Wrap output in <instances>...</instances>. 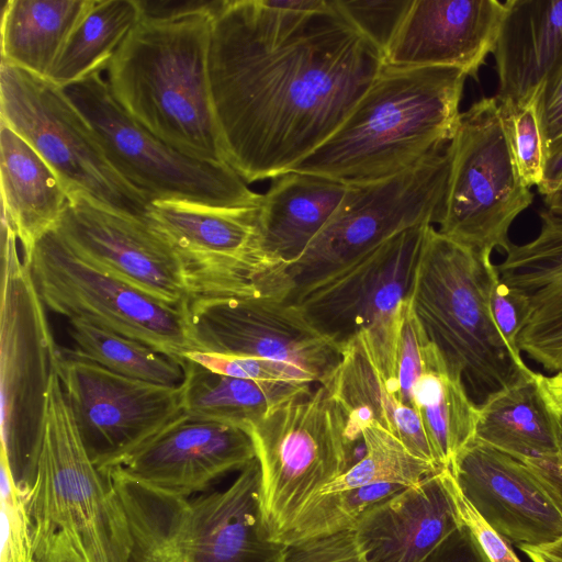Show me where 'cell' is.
Segmentation results:
<instances>
[{
    "label": "cell",
    "mask_w": 562,
    "mask_h": 562,
    "mask_svg": "<svg viewBox=\"0 0 562 562\" xmlns=\"http://www.w3.org/2000/svg\"><path fill=\"white\" fill-rule=\"evenodd\" d=\"M384 67L338 9L223 0L207 72L226 162L248 184L292 171L344 123Z\"/></svg>",
    "instance_id": "obj_1"
},
{
    "label": "cell",
    "mask_w": 562,
    "mask_h": 562,
    "mask_svg": "<svg viewBox=\"0 0 562 562\" xmlns=\"http://www.w3.org/2000/svg\"><path fill=\"white\" fill-rule=\"evenodd\" d=\"M467 77L452 67L384 65L340 127L292 171L349 184L416 166L452 139Z\"/></svg>",
    "instance_id": "obj_2"
},
{
    "label": "cell",
    "mask_w": 562,
    "mask_h": 562,
    "mask_svg": "<svg viewBox=\"0 0 562 562\" xmlns=\"http://www.w3.org/2000/svg\"><path fill=\"white\" fill-rule=\"evenodd\" d=\"M211 18L140 19L111 59L106 81L123 110L167 145L228 165L207 72Z\"/></svg>",
    "instance_id": "obj_3"
},
{
    "label": "cell",
    "mask_w": 562,
    "mask_h": 562,
    "mask_svg": "<svg viewBox=\"0 0 562 562\" xmlns=\"http://www.w3.org/2000/svg\"><path fill=\"white\" fill-rule=\"evenodd\" d=\"M491 256L428 225L407 296L426 334L462 375L477 405L532 371L512 351L493 319Z\"/></svg>",
    "instance_id": "obj_4"
},
{
    "label": "cell",
    "mask_w": 562,
    "mask_h": 562,
    "mask_svg": "<svg viewBox=\"0 0 562 562\" xmlns=\"http://www.w3.org/2000/svg\"><path fill=\"white\" fill-rule=\"evenodd\" d=\"M18 237L1 218L0 400L1 458L27 499L35 482L57 348L45 305L18 250Z\"/></svg>",
    "instance_id": "obj_5"
},
{
    "label": "cell",
    "mask_w": 562,
    "mask_h": 562,
    "mask_svg": "<svg viewBox=\"0 0 562 562\" xmlns=\"http://www.w3.org/2000/svg\"><path fill=\"white\" fill-rule=\"evenodd\" d=\"M35 557L66 531L88 562H126L131 533L109 472L90 460L66 401L52 374L43 445L34 486L26 499Z\"/></svg>",
    "instance_id": "obj_6"
},
{
    "label": "cell",
    "mask_w": 562,
    "mask_h": 562,
    "mask_svg": "<svg viewBox=\"0 0 562 562\" xmlns=\"http://www.w3.org/2000/svg\"><path fill=\"white\" fill-rule=\"evenodd\" d=\"M251 424L261 471V508L272 540L283 535L306 505L352 464L355 441L347 417L318 383Z\"/></svg>",
    "instance_id": "obj_7"
},
{
    "label": "cell",
    "mask_w": 562,
    "mask_h": 562,
    "mask_svg": "<svg viewBox=\"0 0 562 562\" xmlns=\"http://www.w3.org/2000/svg\"><path fill=\"white\" fill-rule=\"evenodd\" d=\"M0 123L45 160L68 200L82 199L145 220L150 203L114 169L63 88L1 61Z\"/></svg>",
    "instance_id": "obj_8"
},
{
    "label": "cell",
    "mask_w": 562,
    "mask_h": 562,
    "mask_svg": "<svg viewBox=\"0 0 562 562\" xmlns=\"http://www.w3.org/2000/svg\"><path fill=\"white\" fill-rule=\"evenodd\" d=\"M427 226L393 236L286 299L319 334L340 348L362 335L389 382L395 374L403 305Z\"/></svg>",
    "instance_id": "obj_9"
},
{
    "label": "cell",
    "mask_w": 562,
    "mask_h": 562,
    "mask_svg": "<svg viewBox=\"0 0 562 562\" xmlns=\"http://www.w3.org/2000/svg\"><path fill=\"white\" fill-rule=\"evenodd\" d=\"M259 206L154 201L145 220L180 259L191 299L286 300L293 284L263 250Z\"/></svg>",
    "instance_id": "obj_10"
},
{
    "label": "cell",
    "mask_w": 562,
    "mask_h": 562,
    "mask_svg": "<svg viewBox=\"0 0 562 562\" xmlns=\"http://www.w3.org/2000/svg\"><path fill=\"white\" fill-rule=\"evenodd\" d=\"M447 151L449 177L437 229L479 252H506L509 228L533 194L516 167L495 97L461 112Z\"/></svg>",
    "instance_id": "obj_11"
},
{
    "label": "cell",
    "mask_w": 562,
    "mask_h": 562,
    "mask_svg": "<svg viewBox=\"0 0 562 562\" xmlns=\"http://www.w3.org/2000/svg\"><path fill=\"white\" fill-rule=\"evenodd\" d=\"M92 127L114 169L149 203L187 201L222 207L259 206L252 191L228 165L193 159L134 121L95 72L63 88Z\"/></svg>",
    "instance_id": "obj_12"
},
{
    "label": "cell",
    "mask_w": 562,
    "mask_h": 562,
    "mask_svg": "<svg viewBox=\"0 0 562 562\" xmlns=\"http://www.w3.org/2000/svg\"><path fill=\"white\" fill-rule=\"evenodd\" d=\"M447 146L395 176L349 183L334 215L301 257L286 267L292 292L319 281L406 229L438 224L449 177Z\"/></svg>",
    "instance_id": "obj_13"
},
{
    "label": "cell",
    "mask_w": 562,
    "mask_h": 562,
    "mask_svg": "<svg viewBox=\"0 0 562 562\" xmlns=\"http://www.w3.org/2000/svg\"><path fill=\"white\" fill-rule=\"evenodd\" d=\"M23 260L44 305L56 314L88 319L180 363L187 352L193 351L188 303H165L91 266L55 229L44 235Z\"/></svg>",
    "instance_id": "obj_14"
},
{
    "label": "cell",
    "mask_w": 562,
    "mask_h": 562,
    "mask_svg": "<svg viewBox=\"0 0 562 562\" xmlns=\"http://www.w3.org/2000/svg\"><path fill=\"white\" fill-rule=\"evenodd\" d=\"M56 371L83 447L101 471L122 464L182 416L180 386L114 373L59 348Z\"/></svg>",
    "instance_id": "obj_15"
},
{
    "label": "cell",
    "mask_w": 562,
    "mask_h": 562,
    "mask_svg": "<svg viewBox=\"0 0 562 562\" xmlns=\"http://www.w3.org/2000/svg\"><path fill=\"white\" fill-rule=\"evenodd\" d=\"M187 315L193 351L286 362L310 372L317 383L341 358V348L286 300L193 297Z\"/></svg>",
    "instance_id": "obj_16"
},
{
    "label": "cell",
    "mask_w": 562,
    "mask_h": 562,
    "mask_svg": "<svg viewBox=\"0 0 562 562\" xmlns=\"http://www.w3.org/2000/svg\"><path fill=\"white\" fill-rule=\"evenodd\" d=\"M55 231L86 262L165 303L192 297L180 259L146 220L72 199Z\"/></svg>",
    "instance_id": "obj_17"
},
{
    "label": "cell",
    "mask_w": 562,
    "mask_h": 562,
    "mask_svg": "<svg viewBox=\"0 0 562 562\" xmlns=\"http://www.w3.org/2000/svg\"><path fill=\"white\" fill-rule=\"evenodd\" d=\"M448 470L462 495L507 542L538 547L562 536V515L525 461L473 439Z\"/></svg>",
    "instance_id": "obj_18"
},
{
    "label": "cell",
    "mask_w": 562,
    "mask_h": 562,
    "mask_svg": "<svg viewBox=\"0 0 562 562\" xmlns=\"http://www.w3.org/2000/svg\"><path fill=\"white\" fill-rule=\"evenodd\" d=\"M254 459L255 446L245 430L183 414L115 469L156 490L189 498Z\"/></svg>",
    "instance_id": "obj_19"
},
{
    "label": "cell",
    "mask_w": 562,
    "mask_h": 562,
    "mask_svg": "<svg viewBox=\"0 0 562 562\" xmlns=\"http://www.w3.org/2000/svg\"><path fill=\"white\" fill-rule=\"evenodd\" d=\"M507 11L498 0H413L384 52L392 67H452L477 77Z\"/></svg>",
    "instance_id": "obj_20"
},
{
    "label": "cell",
    "mask_w": 562,
    "mask_h": 562,
    "mask_svg": "<svg viewBox=\"0 0 562 562\" xmlns=\"http://www.w3.org/2000/svg\"><path fill=\"white\" fill-rule=\"evenodd\" d=\"M389 384L398 400L418 414L439 468L449 469L474 439L479 422V405L462 375L430 338L406 331L398 340L395 374Z\"/></svg>",
    "instance_id": "obj_21"
},
{
    "label": "cell",
    "mask_w": 562,
    "mask_h": 562,
    "mask_svg": "<svg viewBox=\"0 0 562 562\" xmlns=\"http://www.w3.org/2000/svg\"><path fill=\"white\" fill-rule=\"evenodd\" d=\"M188 538L192 562H283L285 544L263 521L257 459L227 488L189 498Z\"/></svg>",
    "instance_id": "obj_22"
},
{
    "label": "cell",
    "mask_w": 562,
    "mask_h": 562,
    "mask_svg": "<svg viewBox=\"0 0 562 562\" xmlns=\"http://www.w3.org/2000/svg\"><path fill=\"white\" fill-rule=\"evenodd\" d=\"M441 471L361 518L353 531L363 562H423L463 525Z\"/></svg>",
    "instance_id": "obj_23"
},
{
    "label": "cell",
    "mask_w": 562,
    "mask_h": 562,
    "mask_svg": "<svg viewBox=\"0 0 562 562\" xmlns=\"http://www.w3.org/2000/svg\"><path fill=\"white\" fill-rule=\"evenodd\" d=\"M319 383L342 407L352 441L361 439L366 424L376 422L415 456L439 468L418 414L391 391L362 335L341 347L339 363Z\"/></svg>",
    "instance_id": "obj_24"
},
{
    "label": "cell",
    "mask_w": 562,
    "mask_h": 562,
    "mask_svg": "<svg viewBox=\"0 0 562 562\" xmlns=\"http://www.w3.org/2000/svg\"><path fill=\"white\" fill-rule=\"evenodd\" d=\"M493 55L498 101L544 87L562 66V0H507Z\"/></svg>",
    "instance_id": "obj_25"
},
{
    "label": "cell",
    "mask_w": 562,
    "mask_h": 562,
    "mask_svg": "<svg viewBox=\"0 0 562 562\" xmlns=\"http://www.w3.org/2000/svg\"><path fill=\"white\" fill-rule=\"evenodd\" d=\"M348 184L290 171L273 179L259 206L263 250L286 267L296 261L340 205Z\"/></svg>",
    "instance_id": "obj_26"
},
{
    "label": "cell",
    "mask_w": 562,
    "mask_h": 562,
    "mask_svg": "<svg viewBox=\"0 0 562 562\" xmlns=\"http://www.w3.org/2000/svg\"><path fill=\"white\" fill-rule=\"evenodd\" d=\"M2 216L29 257L36 243L54 231L68 196L56 173L20 135L0 123Z\"/></svg>",
    "instance_id": "obj_27"
},
{
    "label": "cell",
    "mask_w": 562,
    "mask_h": 562,
    "mask_svg": "<svg viewBox=\"0 0 562 562\" xmlns=\"http://www.w3.org/2000/svg\"><path fill=\"white\" fill-rule=\"evenodd\" d=\"M474 440L520 460L562 457L560 417L531 371L479 405Z\"/></svg>",
    "instance_id": "obj_28"
},
{
    "label": "cell",
    "mask_w": 562,
    "mask_h": 562,
    "mask_svg": "<svg viewBox=\"0 0 562 562\" xmlns=\"http://www.w3.org/2000/svg\"><path fill=\"white\" fill-rule=\"evenodd\" d=\"M181 364L183 413L245 431L277 406L312 391L308 383L259 382L216 373L187 357Z\"/></svg>",
    "instance_id": "obj_29"
},
{
    "label": "cell",
    "mask_w": 562,
    "mask_h": 562,
    "mask_svg": "<svg viewBox=\"0 0 562 562\" xmlns=\"http://www.w3.org/2000/svg\"><path fill=\"white\" fill-rule=\"evenodd\" d=\"M95 0H8L1 61L47 79L70 34Z\"/></svg>",
    "instance_id": "obj_30"
},
{
    "label": "cell",
    "mask_w": 562,
    "mask_h": 562,
    "mask_svg": "<svg viewBox=\"0 0 562 562\" xmlns=\"http://www.w3.org/2000/svg\"><path fill=\"white\" fill-rule=\"evenodd\" d=\"M128 521L126 562H192L188 501L143 484L119 469L109 471Z\"/></svg>",
    "instance_id": "obj_31"
},
{
    "label": "cell",
    "mask_w": 562,
    "mask_h": 562,
    "mask_svg": "<svg viewBox=\"0 0 562 562\" xmlns=\"http://www.w3.org/2000/svg\"><path fill=\"white\" fill-rule=\"evenodd\" d=\"M140 16L137 0H95L70 34L47 80L65 88L108 68Z\"/></svg>",
    "instance_id": "obj_32"
},
{
    "label": "cell",
    "mask_w": 562,
    "mask_h": 562,
    "mask_svg": "<svg viewBox=\"0 0 562 562\" xmlns=\"http://www.w3.org/2000/svg\"><path fill=\"white\" fill-rule=\"evenodd\" d=\"M75 350L101 367L136 380L180 386L182 364L147 345L80 317L68 319Z\"/></svg>",
    "instance_id": "obj_33"
},
{
    "label": "cell",
    "mask_w": 562,
    "mask_h": 562,
    "mask_svg": "<svg viewBox=\"0 0 562 562\" xmlns=\"http://www.w3.org/2000/svg\"><path fill=\"white\" fill-rule=\"evenodd\" d=\"M363 456L319 494H329L378 483L414 486L441 471L415 456L392 431L376 422L361 428ZM443 470V469H442Z\"/></svg>",
    "instance_id": "obj_34"
},
{
    "label": "cell",
    "mask_w": 562,
    "mask_h": 562,
    "mask_svg": "<svg viewBox=\"0 0 562 562\" xmlns=\"http://www.w3.org/2000/svg\"><path fill=\"white\" fill-rule=\"evenodd\" d=\"M406 487L395 483H378L329 494H318L276 541L290 544L355 530L369 510Z\"/></svg>",
    "instance_id": "obj_35"
},
{
    "label": "cell",
    "mask_w": 562,
    "mask_h": 562,
    "mask_svg": "<svg viewBox=\"0 0 562 562\" xmlns=\"http://www.w3.org/2000/svg\"><path fill=\"white\" fill-rule=\"evenodd\" d=\"M540 232L532 240L509 246L496 265L506 284L526 294L562 277V213L546 207L539 212Z\"/></svg>",
    "instance_id": "obj_36"
},
{
    "label": "cell",
    "mask_w": 562,
    "mask_h": 562,
    "mask_svg": "<svg viewBox=\"0 0 562 562\" xmlns=\"http://www.w3.org/2000/svg\"><path fill=\"white\" fill-rule=\"evenodd\" d=\"M544 87L515 100L498 101L505 136L524 183L539 188L548 162L540 100Z\"/></svg>",
    "instance_id": "obj_37"
},
{
    "label": "cell",
    "mask_w": 562,
    "mask_h": 562,
    "mask_svg": "<svg viewBox=\"0 0 562 562\" xmlns=\"http://www.w3.org/2000/svg\"><path fill=\"white\" fill-rule=\"evenodd\" d=\"M528 296L530 317L519 335L518 348L548 371H562V277Z\"/></svg>",
    "instance_id": "obj_38"
},
{
    "label": "cell",
    "mask_w": 562,
    "mask_h": 562,
    "mask_svg": "<svg viewBox=\"0 0 562 562\" xmlns=\"http://www.w3.org/2000/svg\"><path fill=\"white\" fill-rule=\"evenodd\" d=\"M1 467V553L0 562H37L33 546L26 499L16 490L5 461Z\"/></svg>",
    "instance_id": "obj_39"
},
{
    "label": "cell",
    "mask_w": 562,
    "mask_h": 562,
    "mask_svg": "<svg viewBox=\"0 0 562 562\" xmlns=\"http://www.w3.org/2000/svg\"><path fill=\"white\" fill-rule=\"evenodd\" d=\"M184 357L213 372L245 380L308 384L317 382L310 372L296 366L265 358L202 351H189Z\"/></svg>",
    "instance_id": "obj_40"
},
{
    "label": "cell",
    "mask_w": 562,
    "mask_h": 562,
    "mask_svg": "<svg viewBox=\"0 0 562 562\" xmlns=\"http://www.w3.org/2000/svg\"><path fill=\"white\" fill-rule=\"evenodd\" d=\"M335 1L346 18L383 55L413 2V0Z\"/></svg>",
    "instance_id": "obj_41"
},
{
    "label": "cell",
    "mask_w": 562,
    "mask_h": 562,
    "mask_svg": "<svg viewBox=\"0 0 562 562\" xmlns=\"http://www.w3.org/2000/svg\"><path fill=\"white\" fill-rule=\"evenodd\" d=\"M490 307L493 319L512 351L521 357L518 338L530 317V299L524 291L506 284L493 270Z\"/></svg>",
    "instance_id": "obj_42"
},
{
    "label": "cell",
    "mask_w": 562,
    "mask_h": 562,
    "mask_svg": "<svg viewBox=\"0 0 562 562\" xmlns=\"http://www.w3.org/2000/svg\"><path fill=\"white\" fill-rule=\"evenodd\" d=\"M441 476L454 502L462 524L471 530L488 560L491 562H520L512 550L509 542L496 533L462 495L451 472L443 469Z\"/></svg>",
    "instance_id": "obj_43"
},
{
    "label": "cell",
    "mask_w": 562,
    "mask_h": 562,
    "mask_svg": "<svg viewBox=\"0 0 562 562\" xmlns=\"http://www.w3.org/2000/svg\"><path fill=\"white\" fill-rule=\"evenodd\" d=\"M283 562H363L355 531L285 544Z\"/></svg>",
    "instance_id": "obj_44"
},
{
    "label": "cell",
    "mask_w": 562,
    "mask_h": 562,
    "mask_svg": "<svg viewBox=\"0 0 562 562\" xmlns=\"http://www.w3.org/2000/svg\"><path fill=\"white\" fill-rule=\"evenodd\" d=\"M140 19L176 21L194 15H213L223 0H137Z\"/></svg>",
    "instance_id": "obj_45"
},
{
    "label": "cell",
    "mask_w": 562,
    "mask_h": 562,
    "mask_svg": "<svg viewBox=\"0 0 562 562\" xmlns=\"http://www.w3.org/2000/svg\"><path fill=\"white\" fill-rule=\"evenodd\" d=\"M423 562H491L471 530L462 525Z\"/></svg>",
    "instance_id": "obj_46"
},
{
    "label": "cell",
    "mask_w": 562,
    "mask_h": 562,
    "mask_svg": "<svg viewBox=\"0 0 562 562\" xmlns=\"http://www.w3.org/2000/svg\"><path fill=\"white\" fill-rule=\"evenodd\" d=\"M542 127L548 140L552 131L562 119V66L543 88L540 100Z\"/></svg>",
    "instance_id": "obj_47"
},
{
    "label": "cell",
    "mask_w": 562,
    "mask_h": 562,
    "mask_svg": "<svg viewBox=\"0 0 562 562\" xmlns=\"http://www.w3.org/2000/svg\"><path fill=\"white\" fill-rule=\"evenodd\" d=\"M37 562H88L66 531L56 532L36 555Z\"/></svg>",
    "instance_id": "obj_48"
},
{
    "label": "cell",
    "mask_w": 562,
    "mask_h": 562,
    "mask_svg": "<svg viewBox=\"0 0 562 562\" xmlns=\"http://www.w3.org/2000/svg\"><path fill=\"white\" fill-rule=\"evenodd\" d=\"M538 191L543 199H562V145L549 150L544 180Z\"/></svg>",
    "instance_id": "obj_49"
},
{
    "label": "cell",
    "mask_w": 562,
    "mask_h": 562,
    "mask_svg": "<svg viewBox=\"0 0 562 562\" xmlns=\"http://www.w3.org/2000/svg\"><path fill=\"white\" fill-rule=\"evenodd\" d=\"M539 383L550 407L562 418V371L550 376L539 373Z\"/></svg>",
    "instance_id": "obj_50"
},
{
    "label": "cell",
    "mask_w": 562,
    "mask_h": 562,
    "mask_svg": "<svg viewBox=\"0 0 562 562\" xmlns=\"http://www.w3.org/2000/svg\"><path fill=\"white\" fill-rule=\"evenodd\" d=\"M532 562H562V536L554 542L538 547H521Z\"/></svg>",
    "instance_id": "obj_51"
},
{
    "label": "cell",
    "mask_w": 562,
    "mask_h": 562,
    "mask_svg": "<svg viewBox=\"0 0 562 562\" xmlns=\"http://www.w3.org/2000/svg\"><path fill=\"white\" fill-rule=\"evenodd\" d=\"M547 145L548 153L549 150L562 145V119L560 120V122L557 124L551 135L549 136Z\"/></svg>",
    "instance_id": "obj_52"
},
{
    "label": "cell",
    "mask_w": 562,
    "mask_h": 562,
    "mask_svg": "<svg viewBox=\"0 0 562 562\" xmlns=\"http://www.w3.org/2000/svg\"><path fill=\"white\" fill-rule=\"evenodd\" d=\"M546 207L551 209L555 212L562 213V199L550 198L543 199Z\"/></svg>",
    "instance_id": "obj_53"
},
{
    "label": "cell",
    "mask_w": 562,
    "mask_h": 562,
    "mask_svg": "<svg viewBox=\"0 0 562 562\" xmlns=\"http://www.w3.org/2000/svg\"><path fill=\"white\" fill-rule=\"evenodd\" d=\"M560 443H561V453H562V418H560Z\"/></svg>",
    "instance_id": "obj_54"
}]
</instances>
